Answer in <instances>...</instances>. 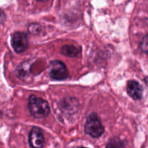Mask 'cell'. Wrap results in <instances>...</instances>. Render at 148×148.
<instances>
[{
  "label": "cell",
  "mask_w": 148,
  "mask_h": 148,
  "mask_svg": "<svg viewBox=\"0 0 148 148\" xmlns=\"http://www.w3.org/2000/svg\"><path fill=\"white\" fill-rule=\"evenodd\" d=\"M6 20V15L4 12L0 10V23H3Z\"/></svg>",
  "instance_id": "11"
},
{
  "label": "cell",
  "mask_w": 148,
  "mask_h": 148,
  "mask_svg": "<svg viewBox=\"0 0 148 148\" xmlns=\"http://www.w3.org/2000/svg\"><path fill=\"white\" fill-rule=\"evenodd\" d=\"M61 52L68 57H77L80 54L81 48L75 45H64L61 49Z\"/></svg>",
  "instance_id": "7"
},
{
  "label": "cell",
  "mask_w": 148,
  "mask_h": 148,
  "mask_svg": "<svg viewBox=\"0 0 148 148\" xmlns=\"http://www.w3.org/2000/svg\"><path fill=\"white\" fill-rule=\"evenodd\" d=\"M128 95L134 100H140L143 97V89L140 83L134 80L129 81L127 86Z\"/></svg>",
  "instance_id": "6"
},
{
  "label": "cell",
  "mask_w": 148,
  "mask_h": 148,
  "mask_svg": "<svg viewBox=\"0 0 148 148\" xmlns=\"http://www.w3.org/2000/svg\"><path fill=\"white\" fill-rule=\"evenodd\" d=\"M80 148H85V147H80Z\"/></svg>",
  "instance_id": "14"
},
{
  "label": "cell",
  "mask_w": 148,
  "mask_h": 148,
  "mask_svg": "<svg viewBox=\"0 0 148 148\" xmlns=\"http://www.w3.org/2000/svg\"><path fill=\"white\" fill-rule=\"evenodd\" d=\"M38 1H46L47 0H38Z\"/></svg>",
  "instance_id": "13"
},
{
  "label": "cell",
  "mask_w": 148,
  "mask_h": 148,
  "mask_svg": "<svg viewBox=\"0 0 148 148\" xmlns=\"http://www.w3.org/2000/svg\"><path fill=\"white\" fill-rule=\"evenodd\" d=\"M140 48L143 52L148 53V34L143 38L140 43Z\"/></svg>",
  "instance_id": "10"
},
{
  "label": "cell",
  "mask_w": 148,
  "mask_h": 148,
  "mask_svg": "<svg viewBox=\"0 0 148 148\" xmlns=\"http://www.w3.org/2000/svg\"><path fill=\"white\" fill-rule=\"evenodd\" d=\"M85 132L94 138H98L103 134L104 127L95 114H90L88 118L85 125Z\"/></svg>",
  "instance_id": "2"
},
{
  "label": "cell",
  "mask_w": 148,
  "mask_h": 148,
  "mask_svg": "<svg viewBox=\"0 0 148 148\" xmlns=\"http://www.w3.org/2000/svg\"><path fill=\"white\" fill-rule=\"evenodd\" d=\"M145 83L148 85V77H146L145 79Z\"/></svg>",
  "instance_id": "12"
},
{
  "label": "cell",
  "mask_w": 148,
  "mask_h": 148,
  "mask_svg": "<svg viewBox=\"0 0 148 148\" xmlns=\"http://www.w3.org/2000/svg\"><path fill=\"white\" fill-rule=\"evenodd\" d=\"M12 46L15 52L22 53L27 49L28 40L25 33L22 32H15L12 36Z\"/></svg>",
  "instance_id": "4"
},
{
  "label": "cell",
  "mask_w": 148,
  "mask_h": 148,
  "mask_svg": "<svg viewBox=\"0 0 148 148\" xmlns=\"http://www.w3.org/2000/svg\"><path fill=\"white\" fill-rule=\"evenodd\" d=\"M29 144L32 148H42L44 144V136L38 127H33L29 134Z\"/></svg>",
  "instance_id": "5"
},
{
  "label": "cell",
  "mask_w": 148,
  "mask_h": 148,
  "mask_svg": "<svg viewBox=\"0 0 148 148\" xmlns=\"http://www.w3.org/2000/svg\"><path fill=\"white\" fill-rule=\"evenodd\" d=\"M124 144L121 140L119 139H114L111 140L107 145L106 148H124Z\"/></svg>",
  "instance_id": "8"
},
{
  "label": "cell",
  "mask_w": 148,
  "mask_h": 148,
  "mask_svg": "<svg viewBox=\"0 0 148 148\" xmlns=\"http://www.w3.org/2000/svg\"><path fill=\"white\" fill-rule=\"evenodd\" d=\"M49 75L54 80H64L69 77V72L61 61H53L49 66Z\"/></svg>",
  "instance_id": "3"
},
{
  "label": "cell",
  "mask_w": 148,
  "mask_h": 148,
  "mask_svg": "<svg viewBox=\"0 0 148 148\" xmlns=\"http://www.w3.org/2000/svg\"><path fill=\"white\" fill-rule=\"evenodd\" d=\"M28 109L30 114L37 119L44 118L50 112V107L47 101L36 95H30L29 98Z\"/></svg>",
  "instance_id": "1"
},
{
  "label": "cell",
  "mask_w": 148,
  "mask_h": 148,
  "mask_svg": "<svg viewBox=\"0 0 148 148\" xmlns=\"http://www.w3.org/2000/svg\"><path fill=\"white\" fill-rule=\"evenodd\" d=\"M41 30V27L39 24L37 23H33L28 27V30L31 34H38Z\"/></svg>",
  "instance_id": "9"
}]
</instances>
